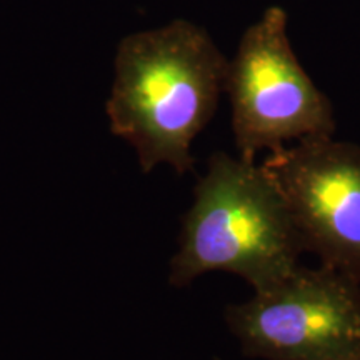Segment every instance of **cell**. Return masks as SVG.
Returning a JSON list of instances; mask_svg holds the SVG:
<instances>
[{"label":"cell","mask_w":360,"mask_h":360,"mask_svg":"<svg viewBox=\"0 0 360 360\" xmlns=\"http://www.w3.org/2000/svg\"><path fill=\"white\" fill-rule=\"evenodd\" d=\"M349 360H360V355H359V357H354V359H349Z\"/></svg>","instance_id":"8992f818"},{"label":"cell","mask_w":360,"mask_h":360,"mask_svg":"<svg viewBox=\"0 0 360 360\" xmlns=\"http://www.w3.org/2000/svg\"><path fill=\"white\" fill-rule=\"evenodd\" d=\"M224 92L231 97L238 157L247 162L265 148L277 152L294 141L334 137V107L292 51L282 7H269L242 35Z\"/></svg>","instance_id":"3957f363"},{"label":"cell","mask_w":360,"mask_h":360,"mask_svg":"<svg viewBox=\"0 0 360 360\" xmlns=\"http://www.w3.org/2000/svg\"><path fill=\"white\" fill-rule=\"evenodd\" d=\"M249 357L349 360L360 355V282L327 265L297 267L252 299L225 307Z\"/></svg>","instance_id":"277c9868"},{"label":"cell","mask_w":360,"mask_h":360,"mask_svg":"<svg viewBox=\"0 0 360 360\" xmlns=\"http://www.w3.org/2000/svg\"><path fill=\"white\" fill-rule=\"evenodd\" d=\"M274 180L304 250L360 282V146L314 137L270 152Z\"/></svg>","instance_id":"5b68a950"},{"label":"cell","mask_w":360,"mask_h":360,"mask_svg":"<svg viewBox=\"0 0 360 360\" xmlns=\"http://www.w3.org/2000/svg\"><path fill=\"white\" fill-rule=\"evenodd\" d=\"M227 65L209 34L187 20L120 42L107 115L143 174L160 164L180 175L193 169L192 142L217 110Z\"/></svg>","instance_id":"6da1fadb"},{"label":"cell","mask_w":360,"mask_h":360,"mask_svg":"<svg viewBox=\"0 0 360 360\" xmlns=\"http://www.w3.org/2000/svg\"><path fill=\"white\" fill-rule=\"evenodd\" d=\"M302 252L289 207L262 164L217 152L184 215L169 281L187 287L204 274L229 272L259 292L294 272Z\"/></svg>","instance_id":"7a4b0ae2"}]
</instances>
